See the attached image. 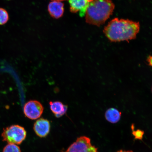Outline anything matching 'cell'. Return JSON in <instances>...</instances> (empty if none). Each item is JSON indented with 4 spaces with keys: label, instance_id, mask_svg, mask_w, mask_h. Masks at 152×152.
Segmentation results:
<instances>
[{
    "label": "cell",
    "instance_id": "cell-1",
    "mask_svg": "<svg viewBox=\"0 0 152 152\" xmlns=\"http://www.w3.org/2000/svg\"><path fill=\"white\" fill-rule=\"evenodd\" d=\"M140 30L139 22L115 18L104 27L103 31L110 41L117 42L135 39Z\"/></svg>",
    "mask_w": 152,
    "mask_h": 152
},
{
    "label": "cell",
    "instance_id": "cell-2",
    "mask_svg": "<svg viewBox=\"0 0 152 152\" xmlns=\"http://www.w3.org/2000/svg\"><path fill=\"white\" fill-rule=\"evenodd\" d=\"M115 7L111 0H93L86 11V21L87 23L99 26L113 14Z\"/></svg>",
    "mask_w": 152,
    "mask_h": 152
},
{
    "label": "cell",
    "instance_id": "cell-3",
    "mask_svg": "<svg viewBox=\"0 0 152 152\" xmlns=\"http://www.w3.org/2000/svg\"><path fill=\"white\" fill-rule=\"evenodd\" d=\"M26 131L23 127L14 125L3 129L1 134L3 141L8 143L19 145L25 140Z\"/></svg>",
    "mask_w": 152,
    "mask_h": 152
},
{
    "label": "cell",
    "instance_id": "cell-4",
    "mask_svg": "<svg viewBox=\"0 0 152 152\" xmlns=\"http://www.w3.org/2000/svg\"><path fill=\"white\" fill-rule=\"evenodd\" d=\"M61 152H98V149L92 145L91 140L83 136L78 138L76 141L65 151Z\"/></svg>",
    "mask_w": 152,
    "mask_h": 152
},
{
    "label": "cell",
    "instance_id": "cell-5",
    "mask_svg": "<svg viewBox=\"0 0 152 152\" xmlns=\"http://www.w3.org/2000/svg\"><path fill=\"white\" fill-rule=\"evenodd\" d=\"M44 109L40 102L36 100H31L25 104L23 112L25 115L28 119L36 120L41 117Z\"/></svg>",
    "mask_w": 152,
    "mask_h": 152
},
{
    "label": "cell",
    "instance_id": "cell-6",
    "mask_svg": "<svg viewBox=\"0 0 152 152\" xmlns=\"http://www.w3.org/2000/svg\"><path fill=\"white\" fill-rule=\"evenodd\" d=\"M34 130L36 134L41 138L46 137L50 132V123L47 119L41 118L34 123Z\"/></svg>",
    "mask_w": 152,
    "mask_h": 152
},
{
    "label": "cell",
    "instance_id": "cell-7",
    "mask_svg": "<svg viewBox=\"0 0 152 152\" xmlns=\"http://www.w3.org/2000/svg\"><path fill=\"white\" fill-rule=\"evenodd\" d=\"M70 5V11L76 13L80 11L81 17L84 16L89 5L88 0H68Z\"/></svg>",
    "mask_w": 152,
    "mask_h": 152
},
{
    "label": "cell",
    "instance_id": "cell-8",
    "mask_svg": "<svg viewBox=\"0 0 152 152\" xmlns=\"http://www.w3.org/2000/svg\"><path fill=\"white\" fill-rule=\"evenodd\" d=\"M64 4L60 1H52L48 6V11L52 18L58 19L61 18L64 12Z\"/></svg>",
    "mask_w": 152,
    "mask_h": 152
},
{
    "label": "cell",
    "instance_id": "cell-9",
    "mask_svg": "<svg viewBox=\"0 0 152 152\" xmlns=\"http://www.w3.org/2000/svg\"><path fill=\"white\" fill-rule=\"evenodd\" d=\"M49 106L51 111L57 118L65 115L68 110V106L60 102H50Z\"/></svg>",
    "mask_w": 152,
    "mask_h": 152
},
{
    "label": "cell",
    "instance_id": "cell-10",
    "mask_svg": "<svg viewBox=\"0 0 152 152\" xmlns=\"http://www.w3.org/2000/svg\"><path fill=\"white\" fill-rule=\"evenodd\" d=\"M121 113L117 109L110 108L106 111L105 117L106 120L112 123L118 122L121 119Z\"/></svg>",
    "mask_w": 152,
    "mask_h": 152
},
{
    "label": "cell",
    "instance_id": "cell-11",
    "mask_svg": "<svg viewBox=\"0 0 152 152\" xmlns=\"http://www.w3.org/2000/svg\"><path fill=\"white\" fill-rule=\"evenodd\" d=\"M9 15L6 10L0 7V25H3L8 22Z\"/></svg>",
    "mask_w": 152,
    "mask_h": 152
},
{
    "label": "cell",
    "instance_id": "cell-12",
    "mask_svg": "<svg viewBox=\"0 0 152 152\" xmlns=\"http://www.w3.org/2000/svg\"><path fill=\"white\" fill-rule=\"evenodd\" d=\"M3 152H21L20 148L16 144L8 143L4 148Z\"/></svg>",
    "mask_w": 152,
    "mask_h": 152
},
{
    "label": "cell",
    "instance_id": "cell-13",
    "mask_svg": "<svg viewBox=\"0 0 152 152\" xmlns=\"http://www.w3.org/2000/svg\"><path fill=\"white\" fill-rule=\"evenodd\" d=\"M133 134L136 138L141 139L143 136L144 132L141 130H138L133 133Z\"/></svg>",
    "mask_w": 152,
    "mask_h": 152
},
{
    "label": "cell",
    "instance_id": "cell-14",
    "mask_svg": "<svg viewBox=\"0 0 152 152\" xmlns=\"http://www.w3.org/2000/svg\"><path fill=\"white\" fill-rule=\"evenodd\" d=\"M147 62L148 63V65L149 66H152V56H150L148 57L147 58Z\"/></svg>",
    "mask_w": 152,
    "mask_h": 152
},
{
    "label": "cell",
    "instance_id": "cell-15",
    "mask_svg": "<svg viewBox=\"0 0 152 152\" xmlns=\"http://www.w3.org/2000/svg\"><path fill=\"white\" fill-rule=\"evenodd\" d=\"M117 152H133L132 151H123L122 150Z\"/></svg>",
    "mask_w": 152,
    "mask_h": 152
},
{
    "label": "cell",
    "instance_id": "cell-16",
    "mask_svg": "<svg viewBox=\"0 0 152 152\" xmlns=\"http://www.w3.org/2000/svg\"><path fill=\"white\" fill-rule=\"evenodd\" d=\"M52 1L61 2L63 1H66V0H52Z\"/></svg>",
    "mask_w": 152,
    "mask_h": 152
},
{
    "label": "cell",
    "instance_id": "cell-17",
    "mask_svg": "<svg viewBox=\"0 0 152 152\" xmlns=\"http://www.w3.org/2000/svg\"><path fill=\"white\" fill-rule=\"evenodd\" d=\"M8 1H9V0H8Z\"/></svg>",
    "mask_w": 152,
    "mask_h": 152
}]
</instances>
